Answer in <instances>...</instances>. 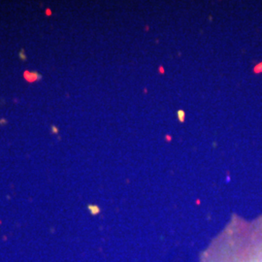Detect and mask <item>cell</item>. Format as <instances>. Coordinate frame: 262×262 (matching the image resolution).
<instances>
[{
  "mask_svg": "<svg viewBox=\"0 0 262 262\" xmlns=\"http://www.w3.org/2000/svg\"><path fill=\"white\" fill-rule=\"evenodd\" d=\"M23 77H24V79L29 83H34L37 81V80L41 79V75H39V73L28 72V71H25V72H24Z\"/></svg>",
  "mask_w": 262,
  "mask_h": 262,
  "instance_id": "obj_1",
  "label": "cell"
},
{
  "mask_svg": "<svg viewBox=\"0 0 262 262\" xmlns=\"http://www.w3.org/2000/svg\"><path fill=\"white\" fill-rule=\"evenodd\" d=\"M178 118L180 119V121L183 122L184 119V111H179L178 112Z\"/></svg>",
  "mask_w": 262,
  "mask_h": 262,
  "instance_id": "obj_2",
  "label": "cell"
}]
</instances>
